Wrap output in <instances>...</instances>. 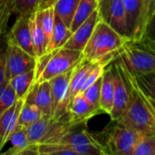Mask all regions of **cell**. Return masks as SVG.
Returning a JSON list of instances; mask_svg holds the SVG:
<instances>
[{"label":"cell","instance_id":"31","mask_svg":"<svg viewBox=\"0 0 155 155\" xmlns=\"http://www.w3.org/2000/svg\"><path fill=\"white\" fill-rule=\"evenodd\" d=\"M41 13V23L44 29V32L45 34V37L47 40V43H49L53 30H54V6L45 8L44 10H39ZM48 45V44H47Z\"/></svg>","mask_w":155,"mask_h":155},{"label":"cell","instance_id":"36","mask_svg":"<svg viewBox=\"0 0 155 155\" xmlns=\"http://www.w3.org/2000/svg\"><path fill=\"white\" fill-rule=\"evenodd\" d=\"M6 49H7V41H6V36H5L0 45V84H2L5 81H7L6 77H5Z\"/></svg>","mask_w":155,"mask_h":155},{"label":"cell","instance_id":"32","mask_svg":"<svg viewBox=\"0 0 155 155\" xmlns=\"http://www.w3.org/2000/svg\"><path fill=\"white\" fill-rule=\"evenodd\" d=\"M102 79L103 75L93 84H91L89 87H87L84 92H82V94L84 97L94 107H99L100 104V96H101V86H102Z\"/></svg>","mask_w":155,"mask_h":155},{"label":"cell","instance_id":"20","mask_svg":"<svg viewBox=\"0 0 155 155\" xmlns=\"http://www.w3.org/2000/svg\"><path fill=\"white\" fill-rule=\"evenodd\" d=\"M9 84L15 93L17 99L26 98L28 93L32 89L35 83V69L18 74L10 79Z\"/></svg>","mask_w":155,"mask_h":155},{"label":"cell","instance_id":"33","mask_svg":"<svg viewBox=\"0 0 155 155\" xmlns=\"http://www.w3.org/2000/svg\"><path fill=\"white\" fill-rule=\"evenodd\" d=\"M40 0H13L12 14L16 15L23 14H31L37 10V5Z\"/></svg>","mask_w":155,"mask_h":155},{"label":"cell","instance_id":"4","mask_svg":"<svg viewBox=\"0 0 155 155\" xmlns=\"http://www.w3.org/2000/svg\"><path fill=\"white\" fill-rule=\"evenodd\" d=\"M111 69L114 83V107L110 117L113 121H117L125 110L132 91V77L121 59L116 56L112 62Z\"/></svg>","mask_w":155,"mask_h":155},{"label":"cell","instance_id":"24","mask_svg":"<svg viewBox=\"0 0 155 155\" xmlns=\"http://www.w3.org/2000/svg\"><path fill=\"white\" fill-rule=\"evenodd\" d=\"M51 117L42 115V117L26 128V136L29 143H41L49 128Z\"/></svg>","mask_w":155,"mask_h":155},{"label":"cell","instance_id":"22","mask_svg":"<svg viewBox=\"0 0 155 155\" xmlns=\"http://www.w3.org/2000/svg\"><path fill=\"white\" fill-rule=\"evenodd\" d=\"M98 7L97 0H80L79 5L76 8L74 19L72 21L70 30L75 31Z\"/></svg>","mask_w":155,"mask_h":155},{"label":"cell","instance_id":"19","mask_svg":"<svg viewBox=\"0 0 155 155\" xmlns=\"http://www.w3.org/2000/svg\"><path fill=\"white\" fill-rule=\"evenodd\" d=\"M73 32L67 27L64 22L54 14V25L52 34V37L47 45L46 53L53 52L54 50L62 48L64 44L71 37Z\"/></svg>","mask_w":155,"mask_h":155},{"label":"cell","instance_id":"12","mask_svg":"<svg viewBox=\"0 0 155 155\" xmlns=\"http://www.w3.org/2000/svg\"><path fill=\"white\" fill-rule=\"evenodd\" d=\"M101 110L92 105L82 94H78L71 101L68 109V115L72 124L79 125L85 124L90 118L99 114Z\"/></svg>","mask_w":155,"mask_h":155},{"label":"cell","instance_id":"38","mask_svg":"<svg viewBox=\"0 0 155 155\" xmlns=\"http://www.w3.org/2000/svg\"><path fill=\"white\" fill-rule=\"evenodd\" d=\"M10 0H0V22L3 18V15L5 12V9L9 4Z\"/></svg>","mask_w":155,"mask_h":155},{"label":"cell","instance_id":"25","mask_svg":"<svg viewBox=\"0 0 155 155\" xmlns=\"http://www.w3.org/2000/svg\"><path fill=\"white\" fill-rule=\"evenodd\" d=\"M8 142L11 143V148L5 152V154L21 155V153L29 144L26 136V128L17 125L15 131L9 136Z\"/></svg>","mask_w":155,"mask_h":155},{"label":"cell","instance_id":"26","mask_svg":"<svg viewBox=\"0 0 155 155\" xmlns=\"http://www.w3.org/2000/svg\"><path fill=\"white\" fill-rule=\"evenodd\" d=\"M42 113L39 108L34 104L25 102L18 116L17 125L27 128L42 117Z\"/></svg>","mask_w":155,"mask_h":155},{"label":"cell","instance_id":"10","mask_svg":"<svg viewBox=\"0 0 155 155\" xmlns=\"http://www.w3.org/2000/svg\"><path fill=\"white\" fill-rule=\"evenodd\" d=\"M31 14H23L16 15L15 22L13 26L7 31L6 41L24 49L25 52L35 56L32 35H31Z\"/></svg>","mask_w":155,"mask_h":155},{"label":"cell","instance_id":"16","mask_svg":"<svg viewBox=\"0 0 155 155\" xmlns=\"http://www.w3.org/2000/svg\"><path fill=\"white\" fill-rule=\"evenodd\" d=\"M96 63L89 62L86 60H83L73 71L70 84H69V97L70 103L74 98L75 95L82 92L84 84L86 81V78L92 69L95 66Z\"/></svg>","mask_w":155,"mask_h":155},{"label":"cell","instance_id":"29","mask_svg":"<svg viewBox=\"0 0 155 155\" xmlns=\"http://www.w3.org/2000/svg\"><path fill=\"white\" fill-rule=\"evenodd\" d=\"M39 155H77L69 145L58 143H43L38 144Z\"/></svg>","mask_w":155,"mask_h":155},{"label":"cell","instance_id":"34","mask_svg":"<svg viewBox=\"0 0 155 155\" xmlns=\"http://www.w3.org/2000/svg\"><path fill=\"white\" fill-rule=\"evenodd\" d=\"M132 155H155V135H145Z\"/></svg>","mask_w":155,"mask_h":155},{"label":"cell","instance_id":"7","mask_svg":"<svg viewBox=\"0 0 155 155\" xmlns=\"http://www.w3.org/2000/svg\"><path fill=\"white\" fill-rule=\"evenodd\" d=\"M74 69L49 80L52 98L51 118L54 120H58L68 114L70 104L69 84Z\"/></svg>","mask_w":155,"mask_h":155},{"label":"cell","instance_id":"40","mask_svg":"<svg viewBox=\"0 0 155 155\" xmlns=\"http://www.w3.org/2000/svg\"><path fill=\"white\" fill-rule=\"evenodd\" d=\"M97 1H99V0H97Z\"/></svg>","mask_w":155,"mask_h":155},{"label":"cell","instance_id":"9","mask_svg":"<svg viewBox=\"0 0 155 155\" xmlns=\"http://www.w3.org/2000/svg\"><path fill=\"white\" fill-rule=\"evenodd\" d=\"M36 58L17 45L8 44L5 60V77L9 81L13 77L35 69Z\"/></svg>","mask_w":155,"mask_h":155},{"label":"cell","instance_id":"17","mask_svg":"<svg viewBox=\"0 0 155 155\" xmlns=\"http://www.w3.org/2000/svg\"><path fill=\"white\" fill-rule=\"evenodd\" d=\"M31 35L35 58L46 53L47 40L41 23V13L39 10L35 11L31 15Z\"/></svg>","mask_w":155,"mask_h":155},{"label":"cell","instance_id":"23","mask_svg":"<svg viewBox=\"0 0 155 155\" xmlns=\"http://www.w3.org/2000/svg\"><path fill=\"white\" fill-rule=\"evenodd\" d=\"M80 0H58L54 5V14L70 28Z\"/></svg>","mask_w":155,"mask_h":155},{"label":"cell","instance_id":"13","mask_svg":"<svg viewBox=\"0 0 155 155\" xmlns=\"http://www.w3.org/2000/svg\"><path fill=\"white\" fill-rule=\"evenodd\" d=\"M25 102L34 104L45 116L51 117L52 114V98L49 81L35 82L28 93Z\"/></svg>","mask_w":155,"mask_h":155},{"label":"cell","instance_id":"15","mask_svg":"<svg viewBox=\"0 0 155 155\" xmlns=\"http://www.w3.org/2000/svg\"><path fill=\"white\" fill-rule=\"evenodd\" d=\"M114 75L111 66L104 69L102 79L101 86V96L99 107L101 112L105 113L110 115L114 107Z\"/></svg>","mask_w":155,"mask_h":155},{"label":"cell","instance_id":"27","mask_svg":"<svg viewBox=\"0 0 155 155\" xmlns=\"http://www.w3.org/2000/svg\"><path fill=\"white\" fill-rule=\"evenodd\" d=\"M155 10V0H141V15L136 35L134 40H140L143 31L152 18Z\"/></svg>","mask_w":155,"mask_h":155},{"label":"cell","instance_id":"21","mask_svg":"<svg viewBox=\"0 0 155 155\" xmlns=\"http://www.w3.org/2000/svg\"><path fill=\"white\" fill-rule=\"evenodd\" d=\"M53 143H63L71 146L73 149L76 146L86 144V143H99L94 135L89 134L86 130H83L80 132H73L72 130L65 133L59 138H57Z\"/></svg>","mask_w":155,"mask_h":155},{"label":"cell","instance_id":"3","mask_svg":"<svg viewBox=\"0 0 155 155\" xmlns=\"http://www.w3.org/2000/svg\"><path fill=\"white\" fill-rule=\"evenodd\" d=\"M117 56L133 76L155 73V49L141 40L126 38Z\"/></svg>","mask_w":155,"mask_h":155},{"label":"cell","instance_id":"2","mask_svg":"<svg viewBox=\"0 0 155 155\" xmlns=\"http://www.w3.org/2000/svg\"><path fill=\"white\" fill-rule=\"evenodd\" d=\"M132 83L133 86L128 104L116 122L120 125L136 130L144 135H155V111L138 88L133 77Z\"/></svg>","mask_w":155,"mask_h":155},{"label":"cell","instance_id":"14","mask_svg":"<svg viewBox=\"0 0 155 155\" xmlns=\"http://www.w3.org/2000/svg\"><path fill=\"white\" fill-rule=\"evenodd\" d=\"M25 102V98L18 99L12 107L0 115V153L8 142L9 136L17 126L19 113Z\"/></svg>","mask_w":155,"mask_h":155},{"label":"cell","instance_id":"18","mask_svg":"<svg viewBox=\"0 0 155 155\" xmlns=\"http://www.w3.org/2000/svg\"><path fill=\"white\" fill-rule=\"evenodd\" d=\"M126 15V38L134 39L141 15V0H123Z\"/></svg>","mask_w":155,"mask_h":155},{"label":"cell","instance_id":"30","mask_svg":"<svg viewBox=\"0 0 155 155\" xmlns=\"http://www.w3.org/2000/svg\"><path fill=\"white\" fill-rule=\"evenodd\" d=\"M17 100L15 93L8 81L0 84V115L12 107Z\"/></svg>","mask_w":155,"mask_h":155},{"label":"cell","instance_id":"6","mask_svg":"<svg viewBox=\"0 0 155 155\" xmlns=\"http://www.w3.org/2000/svg\"><path fill=\"white\" fill-rule=\"evenodd\" d=\"M144 136L136 130L117 124L109 132L104 148L107 154L132 155L134 148Z\"/></svg>","mask_w":155,"mask_h":155},{"label":"cell","instance_id":"37","mask_svg":"<svg viewBox=\"0 0 155 155\" xmlns=\"http://www.w3.org/2000/svg\"><path fill=\"white\" fill-rule=\"evenodd\" d=\"M57 1L58 0H40L39 3H38V5H37V10H44L45 8L54 6V5Z\"/></svg>","mask_w":155,"mask_h":155},{"label":"cell","instance_id":"39","mask_svg":"<svg viewBox=\"0 0 155 155\" xmlns=\"http://www.w3.org/2000/svg\"><path fill=\"white\" fill-rule=\"evenodd\" d=\"M144 95V94H143ZM145 96V95H144ZM145 98H146V100L148 101V103L151 104V106L153 108V110L155 111V101L154 100H153V99H151V98H149V97H147V96H145Z\"/></svg>","mask_w":155,"mask_h":155},{"label":"cell","instance_id":"5","mask_svg":"<svg viewBox=\"0 0 155 155\" xmlns=\"http://www.w3.org/2000/svg\"><path fill=\"white\" fill-rule=\"evenodd\" d=\"M83 60V51L65 47L54 50L36 82L49 81L57 75L67 73L75 68Z\"/></svg>","mask_w":155,"mask_h":155},{"label":"cell","instance_id":"8","mask_svg":"<svg viewBox=\"0 0 155 155\" xmlns=\"http://www.w3.org/2000/svg\"><path fill=\"white\" fill-rule=\"evenodd\" d=\"M97 11L100 20L126 38V15L123 0H99Z\"/></svg>","mask_w":155,"mask_h":155},{"label":"cell","instance_id":"1","mask_svg":"<svg viewBox=\"0 0 155 155\" xmlns=\"http://www.w3.org/2000/svg\"><path fill=\"white\" fill-rule=\"evenodd\" d=\"M125 40V37L110 25L99 20L83 50L84 59L93 63H102L107 66L120 54Z\"/></svg>","mask_w":155,"mask_h":155},{"label":"cell","instance_id":"11","mask_svg":"<svg viewBox=\"0 0 155 155\" xmlns=\"http://www.w3.org/2000/svg\"><path fill=\"white\" fill-rule=\"evenodd\" d=\"M99 20L100 17L96 9L79 27L76 28L75 31L73 32L71 37L68 39V41L64 44L63 47L83 51Z\"/></svg>","mask_w":155,"mask_h":155},{"label":"cell","instance_id":"28","mask_svg":"<svg viewBox=\"0 0 155 155\" xmlns=\"http://www.w3.org/2000/svg\"><path fill=\"white\" fill-rule=\"evenodd\" d=\"M138 88L147 97L155 101V73H148L133 76Z\"/></svg>","mask_w":155,"mask_h":155},{"label":"cell","instance_id":"35","mask_svg":"<svg viewBox=\"0 0 155 155\" xmlns=\"http://www.w3.org/2000/svg\"><path fill=\"white\" fill-rule=\"evenodd\" d=\"M140 40L145 45L155 49V10Z\"/></svg>","mask_w":155,"mask_h":155}]
</instances>
